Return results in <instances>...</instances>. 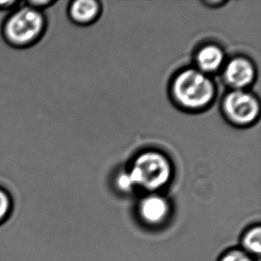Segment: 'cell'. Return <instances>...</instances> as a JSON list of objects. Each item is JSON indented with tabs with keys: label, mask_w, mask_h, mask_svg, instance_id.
I'll use <instances>...</instances> for the list:
<instances>
[{
	"label": "cell",
	"mask_w": 261,
	"mask_h": 261,
	"mask_svg": "<svg viewBox=\"0 0 261 261\" xmlns=\"http://www.w3.org/2000/svg\"><path fill=\"white\" fill-rule=\"evenodd\" d=\"M46 28V16L42 11L21 3L4 21L2 35L10 46L26 48L39 41Z\"/></svg>",
	"instance_id": "cell-1"
},
{
	"label": "cell",
	"mask_w": 261,
	"mask_h": 261,
	"mask_svg": "<svg viewBox=\"0 0 261 261\" xmlns=\"http://www.w3.org/2000/svg\"><path fill=\"white\" fill-rule=\"evenodd\" d=\"M171 91L181 107L200 110L211 105L215 97L216 88L208 75L197 69H187L174 79Z\"/></svg>",
	"instance_id": "cell-2"
},
{
	"label": "cell",
	"mask_w": 261,
	"mask_h": 261,
	"mask_svg": "<svg viewBox=\"0 0 261 261\" xmlns=\"http://www.w3.org/2000/svg\"><path fill=\"white\" fill-rule=\"evenodd\" d=\"M136 187L157 193L166 187L172 176V166L167 156L156 151L142 152L129 170Z\"/></svg>",
	"instance_id": "cell-3"
},
{
	"label": "cell",
	"mask_w": 261,
	"mask_h": 261,
	"mask_svg": "<svg viewBox=\"0 0 261 261\" xmlns=\"http://www.w3.org/2000/svg\"><path fill=\"white\" fill-rule=\"evenodd\" d=\"M226 118L238 126L253 123L258 119L260 106L254 95L245 90H232L223 100Z\"/></svg>",
	"instance_id": "cell-4"
},
{
	"label": "cell",
	"mask_w": 261,
	"mask_h": 261,
	"mask_svg": "<svg viewBox=\"0 0 261 261\" xmlns=\"http://www.w3.org/2000/svg\"><path fill=\"white\" fill-rule=\"evenodd\" d=\"M171 205L165 196L158 193H150L139 201L137 208L138 219L148 228H161L169 222Z\"/></svg>",
	"instance_id": "cell-5"
},
{
	"label": "cell",
	"mask_w": 261,
	"mask_h": 261,
	"mask_svg": "<svg viewBox=\"0 0 261 261\" xmlns=\"http://www.w3.org/2000/svg\"><path fill=\"white\" fill-rule=\"evenodd\" d=\"M255 78V65L246 57H234L226 64L224 70V80L233 90H244L253 83Z\"/></svg>",
	"instance_id": "cell-6"
},
{
	"label": "cell",
	"mask_w": 261,
	"mask_h": 261,
	"mask_svg": "<svg viewBox=\"0 0 261 261\" xmlns=\"http://www.w3.org/2000/svg\"><path fill=\"white\" fill-rule=\"evenodd\" d=\"M197 70L204 74L213 73L222 67L225 54L217 45H206L199 50L195 57Z\"/></svg>",
	"instance_id": "cell-7"
},
{
	"label": "cell",
	"mask_w": 261,
	"mask_h": 261,
	"mask_svg": "<svg viewBox=\"0 0 261 261\" xmlns=\"http://www.w3.org/2000/svg\"><path fill=\"white\" fill-rule=\"evenodd\" d=\"M100 5L94 0L73 1L69 7V15L78 24H88L98 17Z\"/></svg>",
	"instance_id": "cell-8"
},
{
	"label": "cell",
	"mask_w": 261,
	"mask_h": 261,
	"mask_svg": "<svg viewBox=\"0 0 261 261\" xmlns=\"http://www.w3.org/2000/svg\"><path fill=\"white\" fill-rule=\"evenodd\" d=\"M240 247L248 254L258 259L261 253V226L260 224H252L248 226L242 233L240 238Z\"/></svg>",
	"instance_id": "cell-9"
},
{
	"label": "cell",
	"mask_w": 261,
	"mask_h": 261,
	"mask_svg": "<svg viewBox=\"0 0 261 261\" xmlns=\"http://www.w3.org/2000/svg\"><path fill=\"white\" fill-rule=\"evenodd\" d=\"M14 208V201L8 191L0 187V226L7 222Z\"/></svg>",
	"instance_id": "cell-10"
},
{
	"label": "cell",
	"mask_w": 261,
	"mask_h": 261,
	"mask_svg": "<svg viewBox=\"0 0 261 261\" xmlns=\"http://www.w3.org/2000/svg\"><path fill=\"white\" fill-rule=\"evenodd\" d=\"M218 261H258V259L248 254L240 247H234L224 251L219 256Z\"/></svg>",
	"instance_id": "cell-11"
},
{
	"label": "cell",
	"mask_w": 261,
	"mask_h": 261,
	"mask_svg": "<svg viewBox=\"0 0 261 261\" xmlns=\"http://www.w3.org/2000/svg\"><path fill=\"white\" fill-rule=\"evenodd\" d=\"M116 187L121 193H130L136 188L134 180L132 178L130 172H121L119 174L115 180Z\"/></svg>",
	"instance_id": "cell-12"
},
{
	"label": "cell",
	"mask_w": 261,
	"mask_h": 261,
	"mask_svg": "<svg viewBox=\"0 0 261 261\" xmlns=\"http://www.w3.org/2000/svg\"><path fill=\"white\" fill-rule=\"evenodd\" d=\"M24 4L28 5L29 7L43 12V9L52 6V5H54V2L53 1H50V0H31V1H27Z\"/></svg>",
	"instance_id": "cell-13"
},
{
	"label": "cell",
	"mask_w": 261,
	"mask_h": 261,
	"mask_svg": "<svg viewBox=\"0 0 261 261\" xmlns=\"http://www.w3.org/2000/svg\"><path fill=\"white\" fill-rule=\"evenodd\" d=\"M17 1L14 0H5V1H0V11L11 10L16 8L19 6Z\"/></svg>",
	"instance_id": "cell-14"
}]
</instances>
